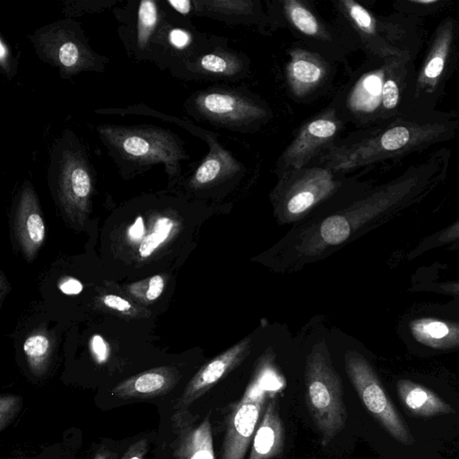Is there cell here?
<instances>
[{"label":"cell","instance_id":"6da1fadb","mask_svg":"<svg viewBox=\"0 0 459 459\" xmlns=\"http://www.w3.org/2000/svg\"><path fill=\"white\" fill-rule=\"evenodd\" d=\"M446 166L445 158L436 156L340 213L327 217L319 227L320 240L327 246L340 245L370 222L401 210L438 183Z\"/></svg>","mask_w":459,"mask_h":459},{"label":"cell","instance_id":"7a4b0ae2","mask_svg":"<svg viewBox=\"0 0 459 459\" xmlns=\"http://www.w3.org/2000/svg\"><path fill=\"white\" fill-rule=\"evenodd\" d=\"M98 132L120 169L130 173L163 165L173 181L180 177L182 163L190 159L183 141L159 127L101 125Z\"/></svg>","mask_w":459,"mask_h":459},{"label":"cell","instance_id":"3957f363","mask_svg":"<svg viewBox=\"0 0 459 459\" xmlns=\"http://www.w3.org/2000/svg\"><path fill=\"white\" fill-rule=\"evenodd\" d=\"M184 108L197 121L246 134L260 131L274 118L270 106L259 96L226 86L193 93Z\"/></svg>","mask_w":459,"mask_h":459},{"label":"cell","instance_id":"277c9868","mask_svg":"<svg viewBox=\"0 0 459 459\" xmlns=\"http://www.w3.org/2000/svg\"><path fill=\"white\" fill-rule=\"evenodd\" d=\"M306 404L313 422L328 445L346 426L348 413L344 385L325 344H316L309 354L304 372Z\"/></svg>","mask_w":459,"mask_h":459},{"label":"cell","instance_id":"5b68a950","mask_svg":"<svg viewBox=\"0 0 459 459\" xmlns=\"http://www.w3.org/2000/svg\"><path fill=\"white\" fill-rule=\"evenodd\" d=\"M49 176L66 215L73 221L86 220L94 193V168L73 132H65L54 143Z\"/></svg>","mask_w":459,"mask_h":459},{"label":"cell","instance_id":"8992f818","mask_svg":"<svg viewBox=\"0 0 459 459\" xmlns=\"http://www.w3.org/2000/svg\"><path fill=\"white\" fill-rule=\"evenodd\" d=\"M266 4L276 30H288L303 47L334 64L344 62L357 48L339 26L324 21L305 0H275Z\"/></svg>","mask_w":459,"mask_h":459},{"label":"cell","instance_id":"52a82bcc","mask_svg":"<svg viewBox=\"0 0 459 459\" xmlns=\"http://www.w3.org/2000/svg\"><path fill=\"white\" fill-rule=\"evenodd\" d=\"M30 39L39 59L57 69L64 80L83 72H104L109 64L91 48L81 25L71 19L44 27Z\"/></svg>","mask_w":459,"mask_h":459},{"label":"cell","instance_id":"ba28073f","mask_svg":"<svg viewBox=\"0 0 459 459\" xmlns=\"http://www.w3.org/2000/svg\"><path fill=\"white\" fill-rule=\"evenodd\" d=\"M339 175L319 165L282 175L271 194L276 214L285 221L303 217L336 192L341 185Z\"/></svg>","mask_w":459,"mask_h":459},{"label":"cell","instance_id":"9c48e42d","mask_svg":"<svg viewBox=\"0 0 459 459\" xmlns=\"http://www.w3.org/2000/svg\"><path fill=\"white\" fill-rule=\"evenodd\" d=\"M129 113L167 120L207 143L208 147L207 156L188 180L191 190L206 191L220 187L240 180L245 174L244 165L225 148L216 133L200 128L190 121L170 117L145 106L132 107Z\"/></svg>","mask_w":459,"mask_h":459},{"label":"cell","instance_id":"30bf717a","mask_svg":"<svg viewBox=\"0 0 459 459\" xmlns=\"http://www.w3.org/2000/svg\"><path fill=\"white\" fill-rule=\"evenodd\" d=\"M345 123L333 103L307 120L279 157L276 166L277 177L313 165L339 140Z\"/></svg>","mask_w":459,"mask_h":459},{"label":"cell","instance_id":"8fae6325","mask_svg":"<svg viewBox=\"0 0 459 459\" xmlns=\"http://www.w3.org/2000/svg\"><path fill=\"white\" fill-rule=\"evenodd\" d=\"M346 374L366 409L397 440L412 441L403 420L389 401L375 370L357 351H348L344 356Z\"/></svg>","mask_w":459,"mask_h":459},{"label":"cell","instance_id":"7c38bea8","mask_svg":"<svg viewBox=\"0 0 459 459\" xmlns=\"http://www.w3.org/2000/svg\"><path fill=\"white\" fill-rule=\"evenodd\" d=\"M170 72L185 81L238 82L250 76L251 61L218 37L210 47Z\"/></svg>","mask_w":459,"mask_h":459},{"label":"cell","instance_id":"4fadbf2b","mask_svg":"<svg viewBox=\"0 0 459 459\" xmlns=\"http://www.w3.org/2000/svg\"><path fill=\"white\" fill-rule=\"evenodd\" d=\"M169 13L166 2L141 0L130 3L125 11L116 15L121 23V38L131 57L150 61L153 45Z\"/></svg>","mask_w":459,"mask_h":459},{"label":"cell","instance_id":"5bb4252c","mask_svg":"<svg viewBox=\"0 0 459 459\" xmlns=\"http://www.w3.org/2000/svg\"><path fill=\"white\" fill-rule=\"evenodd\" d=\"M169 13L153 45L150 62L161 70H169L191 60L217 39L199 32L186 20L173 19Z\"/></svg>","mask_w":459,"mask_h":459},{"label":"cell","instance_id":"9a60e30c","mask_svg":"<svg viewBox=\"0 0 459 459\" xmlns=\"http://www.w3.org/2000/svg\"><path fill=\"white\" fill-rule=\"evenodd\" d=\"M334 63L305 47L288 50L285 79L291 98L299 103L317 98L334 80Z\"/></svg>","mask_w":459,"mask_h":459},{"label":"cell","instance_id":"2e32d148","mask_svg":"<svg viewBox=\"0 0 459 459\" xmlns=\"http://www.w3.org/2000/svg\"><path fill=\"white\" fill-rule=\"evenodd\" d=\"M259 380L249 386L227 416L221 459L245 458L266 406V392Z\"/></svg>","mask_w":459,"mask_h":459},{"label":"cell","instance_id":"e0dca14e","mask_svg":"<svg viewBox=\"0 0 459 459\" xmlns=\"http://www.w3.org/2000/svg\"><path fill=\"white\" fill-rule=\"evenodd\" d=\"M193 16L269 35L276 30L266 3L261 0H192Z\"/></svg>","mask_w":459,"mask_h":459},{"label":"cell","instance_id":"ac0fdd59","mask_svg":"<svg viewBox=\"0 0 459 459\" xmlns=\"http://www.w3.org/2000/svg\"><path fill=\"white\" fill-rule=\"evenodd\" d=\"M336 22L355 43L369 53L381 55L385 47L379 36L378 23L371 13L354 0H336Z\"/></svg>","mask_w":459,"mask_h":459},{"label":"cell","instance_id":"d6986e66","mask_svg":"<svg viewBox=\"0 0 459 459\" xmlns=\"http://www.w3.org/2000/svg\"><path fill=\"white\" fill-rule=\"evenodd\" d=\"M16 233L24 256L31 262L46 240V225L34 186L27 182L20 194L16 214Z\"/></svg>","mask_w":459,"mask_h":459},{"label":"cell","instance_id":"ffe728a7","mask_svg":"<svg viewBox=\"0 0 459 459\" xmlns=\"http://www.w3.org/2000/svg\"><path fill=\"white\" fill-rule=\"evenodd\" d=\"M251 338L247 337L211 360L191 381L185 398L194 401L239 367L250 355Z\"/></svg>","mask_w":459,"mask_h":459},{"label":"cell","instance_id":"44dd1931","mask_svg":"<svg viewBox=\"0 0 459 459\" xmlns=\"http://www.w3.org/2000/svg\"><path fill=\"white\" fill-rule=\"evenodd\" d=\"M285 431L277 400L270 399L253 438L249 459H273L280 457L285 449Z\"/></svg>","mask_w":459,"mask_h":459},{"label":"cell","instance_id":"7402d4cb","mask_svg":"<svg viewBox=\"0 0 459 459\" xmlns=\"http://www.w3.org/2000/svg\"><path fill=\"white\" fill-rule=\"evenodd\" d=\"M413 338L435 349L459 347V324L433 318L419 319L410 325Z\"/></svg>","mask_w":459,"mask_h":459},{"label":"cell","instance_id":"603a6c76","mask_svg":"<svg viewBox=\"0 0 459 459\" xmlns=\"http://www.w3.org/2000/svg\"><path fill=\"white\" fill-rule=\"evenodd\" d=\"M397 391L404 406L417 416L430 417L451 412L449 405L436 394L410 380L398 381Z\"/></svg>","mask_w":459,"mask_h":459},{"label":"cell","instance_id":"cb8c5ba5","mask_svg":"<svg viewBox=\"0 0 459 459\" xmlns=\"http://www.w3.org/2000/svg\"><path fill=\"white\" fill-rule=\"evenodd\" d=\"M176 220L169 216L159 214L152 220V225L146 230L144 238L139 244V256L147 259L165 245L175 233Z\"/></svg>","mask_w":459,"mask_h":459},{"label":"cell","instance_id":"d4e9b609","mask_svg":"<svg viewBox=\"0 0 459 459\" xmlns=\"http://www.w3.org/2000/svg\"><path fill=\"white\" fill-rule=\"evenodd\" d=\"M189 438L185 447V451L188 452L185 459H216L211 422L208 417L192 430Z\"/></svg>","mask_w":459,"mask_h":459},{"label":"cell","instance_id":"484cf974","mask_svg":"<svg viewBox=\"0 0 459 459\" xmlns=\"http://www.w3.org/2000/svg\"><path fill=\"white\" fill-rule=\"evenodd\" d=\"M23 348L31 369L36 372L42 371L52 353L49 336L44 333L32 334L26 339Z\"/></svg>","mask_w":459,"mask_h":459},{"label":"cell","instance_id":"4316f807","mask_svg":"<svg viewBox=\"0 0 459 459\" xmlns=\"http://www.w3.org/2000/svg\"><path fill=\"white\" fill-rule=\"evenodd\" d=\"M165 288L166 278L161 275H157L129 285L127 292L138 301L144 303H150L160 298Z\"/></svg>","mask_w":459,"mask_h":459},{"label":"cell","instance_id":"83f0119b","mask_svg":"<svg viewBox=\"0 0 459 459\" xmlns=\"http://www.w3.org/2000/svg\"><path fill=\"white\" fill-rule=\"evenodd\" d=\"M169 377L167 369H158L138 376L132 383L135 391L140 394H150L164 388Z\"/></svg>","mask_w":459,"mask_h":459},{"label":"cell","instance_id":"f1b7e54d","mask_svg":"<svg viewBox=\"0 0 459 459\" xmlns=\"http://www.w3.org/2000/svg\"><path fill=\"white\" fill-rule=\"evenodd\" d=\"M459 240V219L445 230L427 238L417 248V251L440 247Z\"/></svg>","mask_w":459,"mask_h":459},{"label":"cell","instance_id":"f546056e","mask_svg":"<svg viewBox=\"0 0 459 459\" xmlns=\"http://www.w3.org/2000/svg\"><path fill=\"white\" fill-rule=\"evenodd\" d=\"M446 55V46L443 45L438 51H436L431 59L427 63L423 76L428 81H433L443 72Z\"/></svg>","mask_w":459,"mask_h":459},{"label":"cell","instance_id":"4dcf8cb0","mask_svg":"<svg viewBox=\"0 0 459 459\" xmlns=\"http://www.w3.org/2000/svg\"><path fill=\"white\" fill-rule=\"evenodd\" d=\"M0 68L7 78L13 79L17 73V64L8 43L0 39Z\"/></svg>","mask_w":459,"mask_h":459},{"label":"cell","instance_id":"1f68e13d","mask_svg":"<svg viewBox=\"0 0 459 459\" xmlns=\"http://www.w3.org/2000/svg\"><path fill=\"white\" fill-rule=\"evenodd\" d=\"M89 347L93 358L98 363L104 364L109 360L111 355V346L101 335L97 334L91 337Z\"/></svg>","mask_w":459,"mask_h":459},{"label":"cell","instance_id":"d6a6232c","mask_svg":"<svg viewBox=\"0 0 459 459\" xmlns=\"http://www.w3.org/2000/svg\"><path fill=\"white\" fill-rule=\"evenodd\" d=\"M399 101V90L396 83L387 79L381 88V103L385 109L393 110Z\"/></svg>","mask_w":459,"mask_h":459},{"label":"cell","instance_id":"836d02e7","mask_svg":"<svg viewBox=\"0 0 459 459\" xmlns=\"http://www.w3.org/2000/svg\"><path fill=\"white\" fill-rule=\"evenodd\" d=\"M102 302L106 308L123 314H131L134 310L132 302L116 294H106L102 297Z\"/></svg>","mask_w":459,"mask_h":459},{"label":"cell","instance_id":"e575fe53","mask_svg":"<svg viewBox=\"0 0 459 459\" xmlns=\"http://www.w3.org/2000/svg\"><path fill=\"white\" fill-rule=\"evenodd\" d=\"M166 4L176 15L184 20L191 21V18L194 17L192 0H168Z\"/></svg>","mask_w":459,"mask_h":459},{"label":"cell","instance_id":"d590c367","mask_svg":"<svg viewBox=\"0 0 459 459\" xmlns=\"http://www.w3.org/2000/svg\"><path fill=\"white\" fill-rule=\"evenodd\" d=\"M59 288L66 295H78L83 292L84 285L80 280L67 276L60 282Z\"/></svg>","mask_w":459,"mask_h":459},{"label":"cell","instance_id":"8d00e7d4","mask_svg":"<svg viewBox=\"0 0 459 459\" xmlns=\"http://www.w3.org/2000/svg\"><path fill=\"white\" fill-rule=\"evenodd\" d=\"M146 234L143 217H139L128 231V237L134 244H140Z\"/></svg>","mask_w":459,"mask_h":459},{"label":"cell","instance_id":"74e56055","mask_svg":"<svg viewBox=\"0 0 459 459\" xmlns=\"http://www.w3.org/2000/svg\"><path fill=\"white\" fill-rule=\"evenodd\" d=\"M439 290L445 293L459 296V282L442 284Z\"/></svg>","mask_w":459,"mask_h":459},{"label":"cell","instance_id":"f35d334b","mask_svg":"<svg viewBox=\"0 0 459 459\" xmlns=\"http://www.w3.org/2000/svg\"><path fill=\"white\" fill-rule=\"evenodd\" d=\"M415 4H435L436 2H433V0H429V2H424V0H422V2H420V0H417V2H413Z\"/></svg>","mask_w":459,"mask_h":459},{"label":"cell","instance_id":"ab89813d","mask_svg":"<svg viewBox=\"0 0 459 459\" xmlns=\"http://www.w3.org/2000/svg\"><path fill=\"white\" fill-rule=\"evenodd\" d=\"M132 459H140V458H139V457H137V456H134V457H132Z\"/></svg>","mask_w":459,"mask_h":459}]
</instances>
